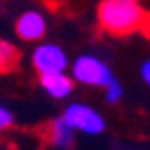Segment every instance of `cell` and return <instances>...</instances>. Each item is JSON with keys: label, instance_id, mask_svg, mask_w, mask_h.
<instances>
[{"label": "cell", "instance_id": "cell-9", "mask_svg": "<svg viewBox=\"0 0 150 150\" xmlns=\"http://www.w3.org/2000/svg\"><path fill=\"white\" fill-rule=\"evenodd\" d=\"M119 96H121V88L112 81L110 85H108V101H110V103H114V101H119Z\"/></svg>", "mask_w": 150, "mask_h": 150}, {"label": "cell", "instance_id": "cell-8", "mask_svg": "<svg viewBox=\"0 0 150 150\" xmlns=\"http://www.w3.org/2000/svg\"><path fill=\"white\" fill-rule=\"evenodd\" d=\"M20 65V52L0 38V74H9Z\"/></svg>", "mask_w": 150, "mask_h": 150}, {"label": "cell", "instance_id": "cell-10", "mask_svg": "<svg viewBox=\"0 0 150 150\" xmlns=\"http://www.w3.org/2000/svg\"><path fill=\"white\" fill-rule=\"evenodd\" d=\"M13 119L11 114H9V110H5V108H0V130H5V128H11Z\"/></svg>", "mask_w": 150, "mask_h": 150}, {"label": "cell", "instance_id": "cell-11", "mask_svg": "<svg viewBox=\"0 0 150 150\" xmlns=\"http://www.w3.org/2000/svg\"><path fill=\"white\" fill-rule=\"evenodd\" d=\"M139 31H141V34H144V36H146V38H150V13H148V11H146V18H144V25H141V29H139Z\"/></svg>", "mask_w": 150, "mask_h": 150}, {"label": "cell", "instance_id": "cell-4", "mask_svg": "<svg viewBox=\"0 0 150 150\" xmlns=\"http://www.w3.org/2000/svg\"><path fill=\"white\" fill-rule=\"evenodd\" d=\"M63 119L67 121L72 128H79L83 132H101L103 130V119H101L99 114L90 110L85 105H72L67 108V112Z\"/></svg>", "mask_w": 150, "mask_h": 150}, {"label": "cell", "instance_id": "cell-7", "mask_svg": "<svg viewBox=\"0 0 150 150\" xmlns=\"http://www.w3.org/2000/svg\"><path fill=\"white\" fill-rule=\"evenodd\" d=\"M40 83H43V88L47 90L52 96H56V99L67 96V94L72 92V88H74L72 79H67L63 72H58V74H45V76H40Z\"/></svg>", "mask_w": 150, "mask_h": 150}, {"label": "cell", "instance_id": "cell-2", "mask_svg": "<svg viewBox=\"0 0 150 150\" xmlns=\"http://www.w3.org/2000/svg\"><path fill=\"white\" fill-rule=\"evenodd\" d=\"M74 76L81 83H88V85H110L112 83L110 69L99 58H92V56H83L74 63Z\"/></svg>", "mask_w": 150, "mask_h": 150}, {"label": "cell", "instance_id": "cell-5", "mask_svg": "<svg viewBox=\"0 0 150 150\" xmlns=\"http://www.w3.org/2000/svg\"><path fill=\"white\" fill-rule=\"evenodd\" d=\"M38 137L45 146H69L74 134H72V125L65 119H56L38 125Z\"/></svg>", "mask_w": 150, "mask_h": 150}, {"label": "cell", "instance_id": "cell-3", "mask_svg": "<svg viewBox=\"0 0 150 150\" xmlns=\"http://www.w3.org/2000/svg\"><path fill=\"white\" fill-rule=\"evenodd\" d=\"M67 65V58L63 54V50H58L56 45H45V47H38L36 54H34V67L40 76L45 74H58L63 72Z\"/></svg>", "mask_w": 150, "mask_h": 150}, {"label": "cell", "instance_id": "cell-6", "mask_svg": "<svg viewBox=\"0 0 150 150\" xmlns=\"http://www.w3.org/2000/svg\"><path fill=\"white\" fill-rule=\"evenodd\" d=\"M16 34H18L23 40H36L45 34V20L43 16H38L34 11L23 13L18 20H16Z\"/></svg>", "mask_w": 150, "mask_h": 150}, {"label": "cell", "instance_id": "cell-12", "mask_svg": "<svg viewBox=\"0 0 150 150\" xmlns=\"http://www.w3.org/2000/svg\"><path fill=\"white\" fill-rule=\"evenodd\" d=\"M144 79L150 83V63H146V65H144Z\"/></svg>", "mask_w": 150, "mask_h": 150}, {"label": "cell", "instance_id": "cell-1", "mask_svg": "<svg viewBox=\"0 0 150 150\" xmlns=\"http://www.w3.org/2000/svg\"><path fill=\"white\" fill-rule=\"evenodd\" d=\"M99 27L110 36H130L144 25L146 11L137 0H103L96 9Z\"/></svg>", "mask_w": 150, "mask_h": 150}]
</instances>
